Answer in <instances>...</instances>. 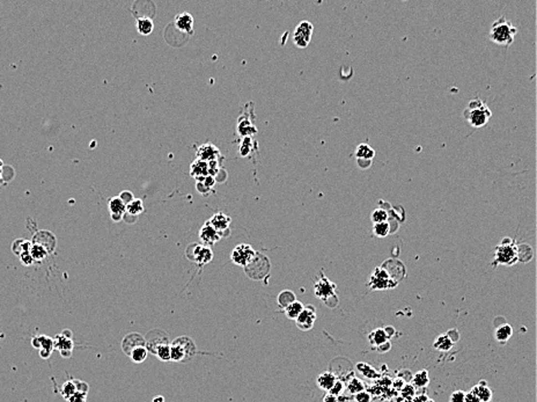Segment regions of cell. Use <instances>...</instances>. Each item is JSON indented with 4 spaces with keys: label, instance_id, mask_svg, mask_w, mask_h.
Returning <instances> with one entry per match:
<instances>
[{
    "label": "cell",
    "instance_id": "d4e9b609",
    "mask_svg": "<svg viewBox=\"0 0 537 402\" xmlns=\"http://www.w3.org/2000/svg\"><path fill=\"white\" fill-rule=\"evenodd\" d=\"M368 339H369L370 344H372L373 347H375L376 349H378L379 347H381V345L387 343V342H389V338H388L387 333H385L384 329H382V328H378V329L373 330V332L370 333L369 336H368Z\"/></svg>",
    "mask_w": 537,
    "mask_h": 402
},
{
    "label": "cell",
    "instance_id": "83f0119b",
    "mask_svg": "<svg viewBox=\"0 0 537 402\" xmlns=\"http://www.w3.org/2000/svg\"><path fill=\"white\" fill-rule=\"evenodd\" d=\"M154 29V23L152 19L148 16H140L137 19V31L142 36H148L152 34Z\"/></svg>",
    "mask_w": 537,
    "mask_h": 402
},
{
    "label": "cell",
    "instance_id": "9a60e30c",
    "mask_svg": "<svg viewBox=\"0 0 537 402\" xmlns=\"http://www.w3.org/2000/svg\"><path fill=\"white\" fill-rule=\"evenodd\" d=\"M194 22H195L194 16H192L190 13H188V12H183V13L177 14V16H175V21H174L177 31H180L181 32H184V34H188V35L194 34Z\"/></svg>",
    "mask_w": 537,
    "mask_h": 402
},
{
    "label": "cell",
    "instance_id": "f907efd6",
    "mask_svg": "<svg viewBox=\"0 0 537 402\" xmlns=\"http://www.w3.org/2000/svg\"><path fill=\"white\" fill-rule=\"evenodd\" d=\"M465 393L463 391H455L450 394L449 402H464Z\"/></svg>",
    "mask_w": 537,
    "mask_h": 402
},
{
    "label": "cell",
    "instance_id": "b9f144b4",
    "mask_svg": "<svg viewBox=\"0 0 537 402\" xmlns=\"http://www.w3.org/2000/svg\"><path fill=\"white\" fill-rule=\"evenodd\" d=\"M348 391L350 392V394H352V395H355V394H358V393L365 391L364 383L361 380H359L358 378H353V379H351L349 381Z\"/></svg>",
    "mask_w": 537,
    "mask_h": 402
},
{
    "label": "cell",
    "instance_id": "ac0fdd59",
    "mask_svg": "<svg viewBox=\"0 0 537 402\" xmlns=\"http://www.w3.org/2000/svg\"><path fill=\"white\" fill-rule=\"evenodd\" d=\"M137 347H145V338H142L138 333H131L127 334L122 341V350L125 353V355L130 356L131 351Z\"/></svg>",
    "mask_w": 537,
    "mask_h": 402
},
{
    "label": "cell",
    "instance_id": "9f6ffc18",
    "mask_svg": "<svg viewBox=\"0 0 537 402\" xmlns=\"http://www.w3.org/2000/svg\"><path fill=\"white\" fill-rule=\"evenodd\" d=\"M464 402H480V400L476 397V395L474 394V393L468 392V393H465Z\"/></svg>",
    "mask_w": 537,
    "mask_h": 402
},
{
    "label": "cell",
    "instance_id": "3957f363",
    "mask_svg": "<svg viewBox=\"0 0 537 402\" xmlns=\"http://www.w3.org/2000/svg\"><path fill=\"white\" fill-rule=\"evenodd\" d=\"M516 262H518V245L514 240L506 238L495 248L493 266L495 267L497 264L513 266Z\"/></svg>",
    "mask_w": 537,
    "mask_h": 402
},
{
    "label": "cell",
    "instance_id": "603a6c76",
    "mask_svg": "<svg viewBox=\"0 0 537 402\" xmlns=\"http://www.w3.org/2000/svg\"><path fill=\"white\" fill-rule=\"evenodd\" d=\"M474 393L477 398L479 399L480 402H489L492 399V392L491 389L488 387L486 381H480L478 385L473 387V389L470 391Z\"/></svg>",
    "mask_w": 537,
    "mask_h": 402
},
{
    "label": "cell",
    "instance_id": "94428289",
    "mask_svg": "<svg viewBox=\"0 0 537 402\" xmlns=\"http://www.w3.org/2000/svg\"><path fill=\"white\" fill-rule=\"evenodd\" d=\"M61 355L65 357V358H70L72 356V351H61Z\"/></svg>",
    "mask_w": 537,
    "mask_h": 402
},
{
    "label": "cell",
    "instance_id": "4fadbf2b",
    "mask_svg": "<svg viewBox=\"0 0 537 402\" xmlns=\"http://www.w3.org/2000/svg\"><path fill=\"white\" fill-rule=\"evenodd\" d=\"M209 223L211 224V226H212V227L221 235V238H224V237H227L228 232H230V223H232V218H230V216H227V214L218 212L209 220Z\"/></svg>",
    "mask_w": 537,
    "mask_h": 402
},
{
    "label": "cell",
    "instance_id": "11a10c76",
    "mask_svg": "<svg viewBox=\"0 0 537 402\" xmlns=\"http://www.w3.org/2000/svg\"><path fill=\"white\" fill-rule=\"evenodd\" d=\"M197 190L200 193H203V195H207V193L211 192V189L209 188V187H206L205 184L201 182V181H197Z\"/></svg>",
    "mask_w": 537,
    "mask_h": 402
},
{
    "label": "cell",
    "instance_id": "ee69618b",
    "mask_svg": "<svg viewBox=\"0 0 537 402\" xmlns=\"http://www.w3.org/2000/svg\"><path fill=\"white\" fill-rule=\"evenodd\" d=\"M61 393H63V397L66 399V400H69V399L72 397L74 393H77V388H76V385H74V381L73 380L66 381V383H65L63 385V387H61Z\"/></svg>",
    "mask_w": 537,
    "mask_h": 402
},
{
    "label": "cell",
    "instance_id": "ffe728a7",
    "mask_svg": "<svg viewBox=\"0 0 537 402\" xmlns=\"http://www.w3.org/2000/svg\"><path fill=\"white\" fill-rule=\"evenodd\" d=\"M190 174H191V177H195L196 180L199 181L201 178H204L209 175V165H207V162L205 161H201V160L196 159L195 161L191 163Z\"/></svg>",
    "mask_w": 537,
    "mask_h": 402
},
{
    "label": "cell",
    "instance_id": "74e56055",
    "mask_svg": "<svg viewBox=\"0 0 537 402\" xmlns=\"http://www.w3.org/2000/svg\"><path fill=\"white\" fill-rule=\"evenodd\" d=\"M29 253H31V257H32V260H34V262H42L43 260H46V258L47 257V255H49V254H47V252L43 248L42 246L34 245V243H31V251H29Z\"/></svg>",
    "mask_w": 537,
    "mask_h": 402
},
{
    "label": "cell",
    "instance_id": "bcb514c9",
    "mask_svg": "<svg viewBox=\"0 0 537 402\" xmlns=\"http://www.w3.org/2000/svg\"><path fill=\"white\" fill-rule=\"evenodd\" d=\"M344 389H345V385H344V383L342 380L337 379L336 383L334 384V386L331 387V389L328 393H329V394L335 395V397H340V395H342V393H344Z\"/></svg>",
    "mask_w": 537,
    "mask_h": 402
},
{
    "label": "cell",
    "instance_id": "816d5d0a",
    "mask_svg": "<svg viewBox=\"0 0 537 402\" xmlns=\"http://www.w3.org/2000/svg\"><path fill=\"white\" fill-rule=\"evenodd\" d=\"M118 197H120L122 201L124 202V203H125V205L129 204L130 202H132L133 199H135V197H133V193L131 192H127V190H124V192H122Z\"/></svg>",
    "mask_w": 537,
    "mask_h": 402
},
{
    "label": "cell",
    "instance_id": "7c38bea8",
    "mask_svg": "<svg viewBox=\"0 0 537 402\" xmlns=\"http://www.w3.org/2000/svg\"><path fill=\"white\" fill-rule=\"evenodd\" d=\"M31 243L42 246L43 248L47 252V254H51V253L56 249V246H57L56 237L50 231L37 232V233L32 237Z\"/></svg>",
    "mask_w": 537,
    "mask_h": 402
},
{
    "label": "cell",
    "instance_id": "8992f818",
    "mask_svg": "<svg viewBox=\"0 0 537 402\" xmlns=\"http://www.w3.org/2000/svg\"><path fill=\"white\" fill-rule=\"evenodd\" d=\"M396 284L397 282L393 281L390 273L385 269H384V268H376L369 279V287L372 290H385V289H393Z\"/></svg>",
    "mask_w": 537,
    "mask_h": 402
},
{
    "label": "cell",
    "instance_id": "484cf974",
    "mask_svg": "<svg viewBox=\"0 0 537 402\" xmlns=\"http://www.w3.org/2000/svg\"><path fill=\"white\" fill-rule=\"evenodd\" d=\"M170 360H174V362L177 363L188 362V357H186L184 348L180 343H177L175 339L173 341V343L170 344Z\"/></svg>",
    "mask_w": 537,
    "mask_h": 402
},
{
    "label": "cell",
    "instance_id": "680465c9",
    "mask_svg": "<svg viewBox=\"0 0 537 402\" xmlns=\"http://www.w3.org/2000/svg\"><path fill=\"white\" fill-rule=\"evenodd\" d=\"M40 356L42 357V358L46 359V358H49L50 356H51V353H50V351H47V350L41 349V350H40Z\"/></svg>",
    "mask_w": 537,
    "mask_h": 402
},
{
    "label": "cell",
    "instance_id": "8d00e7d4",
    "mask_svg": "<svg viewBox=\"0 0 537 402\" xmlns=\"http://www.w3.org/2000/svg\"><path fill=\"white\" fill-rule=\"evenodd\" d=\"M389 233H391L389 222L378 223V224L373 225V234L375 235V237L385 238L387 235H389Z\"/></svg>",
    "mask_w": 537,
    "mask_h": 402
},
{
    "label": "cell",
    "instance_id": "d6a6232c",
    "mask_svg": "<svg viewBox=\"0 0 537 402\" xmlns=\"http://www.w3.org/2000/svg\"><path fill=\"white\" fill-rule=\"evenodd\" d=\"M304 307H305L304 304L301 302H298V300H295L294 303H292L291 305L287 306V307H285L284 312L285 314H286V317L291 319V320H295V319L300 315Z\"/></svg>",
    "mask_w": 537,
    "mask_h": 402
},
{
    "label": "cell",
    "instance_id": "db71d44e",
    "mask_svg": "<svg viewBox=\"0 0 537 402\" xmlns=\"http://www.w3.org/2000/svg\"><path fill=\"white\" fill-rule=\"evenodd\" d=\"M86 397H87L86 394H82V393L77 392V393H74L72 397H71L67 401H69V402H86Z\"/></svg>",
    "mask_w": 537,
    "mask_h": 402
},
{
    "label": "cell",
    "instance_id": "f5cc1de1",
    "mask_svg": "<svg viewBox=\"0 0 537 402\" xmlns=\"http://www.w3.org/2000/svg\"><path fill=\"white\" fill-rule=\"evenodd\" d=\"M323 402H346V398H343L342 395H340V397H335V395L329 394L328 393V394L323 398Z\"/></svg>",
    "mask_w": 537,
    "mask_h": 402
},
{
    "label": "cell",
    "instance_id": "7a4b0ae2",
    "mask_svg": "<svg viewBox=\"0 0 537 402\" xmlns=\"http://www.w3.org/2000/svg\"><path fill=\"white\" fill-rule=\"evenodd\" d=\"M518 32V29L512 25V22L505 16H500L492 23L490 29V40L495 44L504 47H509L514 42V37Z\"/></svg>",
    "mask_w": 537,
    "mask_h": 402
},
{
    "label": "cell",
    "instance_id": "277c9868",
    "mask_svg": "<svg viewBox=\"0 0 537 402\" xmlns=\"http://www.w3.org/2000/svg\"><path fill=\"white\" fill-rule=\"evenodd\" d=\"M270 272V261L266 256L256 253L251 262L245 267V273L249 278L260 281L268 275Z\"/></svg>",
    "mask_w": 537,
    "mask_h": 402
},
{
    "label": "cell",
    "instance_id": "f6af8a7d",
    "mask_svg": "<svg viewBox=\"0 0 537 402\" xmlns=\"http://www.w3.org/2000/svg\"><path fill=\"white\" fill-rule=\"evenodd\" d=\"M400 393H402L400 398L404 399V400L412 401V399L416 397V389L412 385H404L400 389Z\"/></svg>",
    "mask_w": 537,
    "mask_h": 402
},
{
    "label": "cell",
    "instance_id": "f1b7e54d",
    "mask_svg": "<svg viewBox=\"0 0 537 402\" xmlns=\"http://www.w3.org/2000/svg\"><path fill=\"white\" fill-rule=\"evenodd\" d=\"M512 335H513V328L507 323L501 324V326L498 327L494 332V338L498 342H499V343H505V342H507L512 338Z\"/></svg>",
    "mask_w": 537,
    "mask_h": 402
},
{
    "label": "cell",
    "instance_id": "7dc6e473",
    "mask_svg": "<svg viewBox=\"0 0 537 402\" xmlns=\"http://www.w3.org/2000/svg\"><path fill=\"white\" fill-rule=\"evenodd\" d=\"M355 402H372V395L369 394V392L363 391L358 394L354 395Z\"/></svg>",
    "mask_w": 537,
    "mask_h": 402
},
{
    "label": "cell",
    "instance_id": "e0dca14e",
    "mask_svg": "<svg viewBox=\"0 0 537 402\" xmlns=\"http://www.w3.org/2000/svg\"><path fill=\"white\" fill-rule=\"evenodd\" d=\"M199 239L204 246L210 247L218 242L221 239V235L211 226L209 222H206L199 231Z\"/></svg>",
    "mask_w": 537,
    "mask_h": 402
},
{
    "label": "cell",
    "instance_id": "f546056e",
    "mask_svg": "<svg viewBox=\"0 0 537 402\" xmlns=\"http://www.w3.org/2000/svg\"><path fill=\"white\" fill-rule=\"evenodd\" d=\"M411 381H412V386H414V388H425V387L429 386L430 384L429 372L426 370H421L419 372H417V373L411 378Z\"/></svg>",
    "mask_w": 537,
    "mask_h": 402
},
{
    "label": "cell",
    "instance_id": "ba28073f",
    "mask_svg": "<svg viewBox=\"0 0 537 402\" xmlns=\"http://www.w3.org/2000/svg\"><path fill=\"white\" fill-rule=\"evenodd\" d=\"M314 26L309 21H301L295 27L294 35H293V42L298 48H307L309 44L311 36H313Z\"/></svg>",
    "mask_w": 537,
    "mask_h": 402
},
{
    "label": "cell",
    "instance_id": "be15d7a7",
    "mask_svg": "<svg viewBox=\"0 0 537 402\" xmlns=\"http://www.w3.org/2000/svg\"><path fill=\"white\" fill-rule=\"evenodd\" d=\"M2 166H4V163L0 161V183L2 182Z\"/></svg>",
    "mask_w": 537,
    "mask_h": 402
},
{
    "label": "cell",
    "instance_id": "8fae6325",
    "mask_svg": "<svg viewBox=\"0 0 537 402\" xmlns=\"http://www.w3.org/2000/svg\"><path fill=\"white\" fill-rule=\"evenodd\" d=\"M316 320V311L315 307L313 305L305 306L302 312L298 318L295 319V323L298 328H300L304 332H308L314 327Z\"/></svg>",
    "mask_w": 537,
    "mask_h": 402
},
{
    "label": "cell",
    "instance_id": "1f68e13d",
    "mask_svg": "<svg viewBox=\"0 0 537 402\" xmlns=\"http://www.w3.org/2000/svg\"><path fill=\"white\" fill-rule=\"evenodd\" d=\"M295 300H296L295 294H294V292H292L291 290L281 291V292L278 294V297H277L278 305H279V307L283 308V309L285 307H287L289 305H291L292 303H294Z\"/></svg>",
    "mask_w": 537,
    "mask_h": 402
},
{
    "label": "cell",
    "instance_id": "60d3db41",
    "mask_svg": "<svg viewBox=\"0 0 537 402\" xmlns=\"http://www.w3.org/2000/svg\"><path fill=\"white\" fill-rule=\"evenodd\" d=\"M370 219H372L374 224L384 223V222H388V219H389V214H388V212L384 209V208H378V209L374 210L372 214H370Z\"/></svg>",
    "mask_w": 537,
    "mask_h": 402
},
{
    "label": "cell",
    "instance_id": "6da1fadb",
    "mask_svg": "<svg viewBox=\"0 0 537 402\" xmlns=\"http://www.w3.org/2000/svg\"><path fill=\"white\" fill-rule=\"evenodd\" d=\"M463 117L473 128H483L488 124L492 117V112L489 106L479 97L470 100L467 108L463 110Z\"/></svg>",
    "mask_w": 537,
    "mask_h": 402
},
{
    "label": "cell",
    "instance_id": "5b68a950",
    "mask_svg": "<svg viewBox=\"0 0 537 402\" xmlns=\"http://www.w3.org/2000/svg\"><path fill=\"white\" fill-rule=\"evenodd\" d=\"M185 255L190 261L195 262L198 266H205V264L209 263L213 258V253L211 251L210 247L197 245V243L190 245L186 248Z\"/></svg>",
    "mask_w": 537,
    "mask_h": 402
},
{
    "label": "cell",
    "instance_id": "cb8c5ba5",
    "mask_svg": "<svg viewBox=\"0 0 537 402\" xmlns=\"http://www.w3.org/2000/svg\"><path fill=\"white\" fill-rule=\"evenodd\" d=\"M175 341L184 348L188 360L194 358L196 354H197V347H196L194 339L191 338H188V336H180V338H177Z\"/></svg>",
    "mask_w": 537,
    "mask_h": 402
},
{
    "label": "cell",
    "instance_id": "9c48e42d",
    "mask_svg": "<svg viewBox=\"0 0 537 402\" xmlns=\"http://www.w3.org/2000/svg\"><path fill=\"white\" fill-rule=\"evenodd\" d=\"M335 288L336 285L334 283H331L325 276H322L315 283V288H314V292H315L316 297L319 299H321L322 302L325 304L329 303V299L337 300L336 294H335Z\"/></svg>",
    "mask_w": 537,
    "mask_h": 402
},
{
    "label": "cell",
    "instance_id": "2e32d148",
    "mask_svg": "<svg viewBox=\"0 0 537 402\" xmlns=\"http://www.w3.org/2000/svg\"><path fill=\"white\" fill-rule=\"evenodd\" d=\"M374 156H375V151L368 144L358 145L357 150H355V158H357L359 166H361V168H367V166L372 163Z\"/></svg>",
    "mask_w": 537,
    "mask_h": 402
},
{
    "label": "cell",
    "instance_id": "5bb4252c",
    "mask_svg": "<svg viewBox=\"0 0 537 402\" xmlns=\"http://www.w3.org/2000/svg\"><path fill=\"white\" fill-rule=\"evenodd\" d=\"M197 159L201 160V161L211 162L216 161L221 158L220 151L215 145L211 144V143H206V144L201 145V146L197 150Z\"/></svg>",
    "mask_w": 537,
    "mask_h": 402
},
{
    "label": "cell",
    "instance_id": "e575fe53",
    "mask_svg": "<svg viewBox=\"0 0 537 402\" xmlns=\"http://www.w3.org/2000/svg\"><path fill=\"white\" fill-rule=\"evenodd\" d=\"M31 241L26 239H17L12 243V252H13L15 255L20 256L22 253L31 251Z\"/></svg>",
    "mask_w": 537,
    "mask_h": 402
},
{
    "label": "cell",
    "instance_id": "c3c4849f",
    "mask_svg": "<svg viewBox=\"0 0 537 402\" xmlns=\"http://www.w3.org/2000/svg\"><path fill=\"white\" fill-rule=\"evenodd\" d=\"M73 381H74V385H76L77 392L82 393V394L87 395L88 389H90V386H88V384L85 383V381H81V380H73Z\"/></svg>",
    "mask_w": 537,
    "mask_h": 402
},
{
    "label": "cell",
    "instance_id": "836d02e7",
    "mask_svg": "<svg viewBox=\"0 0 537 402\" xmlns=\"http://www.w3.org/2000/svg\"><path fill=\"white\" fill-rule=\"evenodd\" d=\"M55 343V349H58L59 351H72L73 350V341L70 338H64L63 335L56 336V338L53 339Z\"/></svg>",
    "mask_w": 537,
    "mask_h": 402
},
{
    "label": "cell",
    "instance_id": "d6986e66",
    "mask_svg": "<svg viewBox=\"0 0 537 402\" xmlns=\"http://www.w3.org/2000/svg\"><path fill=\"white\" fill-rule=\"evenodd\" d=\"M109 211H110V216L112 220L115 222H120L121 219H123V216L125 214L126 205L122 199L118 197H112L109 201Z\"/></svg>",
    "mask_w": 537,
    "mask_h": 402
},
{
    "label": "cell",
    "instance_id": "52a82bcc",
    "mask_svg": "<svg viewBox=\"0 0 537 402\" xmlns=\"http://www.w3.org/2000/svg\"><path fill=\"white\" fill-rule=\"evenodd\" d=\"M255 255H256V252L249 243H240L232 251L230 260L236 266L245 268L247 264L250 263Z\"/></svg>",
    "mask_w": 537,
    "mask_h": 402
},
{
    "label": "cell",
    "instance_id": "30bf717a",
    "mask_svg": "<svg viewBox=\"0 0 537 402\" xmlns=\"http://www.w3.org/2000/svg\"><path fill=\"white\" fill-rule=\"evenodd\" d=\"M162 344H169V341L167 334L160 329L151 330L145 338V348L147 353L153 354V355H155L156 349Z\"/></svg>",
    "mask_w": 537,
    "mask_h": 402
},
{
    "label": "cell",
    "instance_id": "6f0895ef",
    "mask_svg": "<svg viewBox=\"0 0 537 402\" xmlns=\"http://www.w3.org/2000/svg\"><path fill=\"white\" fill-rule=\"evenodd\" d=\"M411 402H433V401L427 397V395L420 394V395H416V397L412 399Z\"/></svg>",
    "mask_w": 537,
    "mask_h": 402
},
{
    "label": "cell",
    "instance_id": "4316f807",
    "mask_svg": "<svg viewBox=\"0 0 537 402\" xmlns=\"http://www.w3.org/2000/svg\"><path fill=\"white\" fill-rule=\"evenodd\" d=\"M433 347H434V349H437L439 351L447 353V351L452 350V348L454 347V341L450 338V336L447 334L439 335L438 338H435L434 343H433Z\"/></svg>",
    "mask_w": 537,
    "mask_h": 402
},
{
    "label": "cell",
    "instance_id": "7402d4cb",
    "mask_svg": "<svg viewBox=\"0 0 537 402\" xmlns=\"http://www.w3.org/2000/svg\"><path fill=\"white\" fill-rule=\"evenodd\" d=\"M336 381H337V377L335 376L332 372H324V373H321L316 378V385L319 386L322 391L329 392Z\"/></svg>",
    "mask_w": 537,
    "mask_h": 402
},
{
    "label": "cell",
    "instance_id": "f35d334b",
    "mask_svg": "<svg viewBox=\"0 0 537 402\" xmlns=\"http://www.w3.org/2000/svg\"><path fill=\"white\" fill-rule=\"evenodd\" d=\"M147 355H148V353H147L146 348H145V347H137L131 351V354H130L129 357L132 359L133 363H137V364H139V363H142L145 359L147 358Z\"/></svg>",
    "mask_w": 537,
    "mask_h": 402
},
{
    "label": "cell",
    "instance_id": "91938a15",
    "mask_svg": "<svg viewBox=\"0 0 537 402\" xmlns=\"http://www.w3.org/2000/svg\"><path fill=\"white\" fill-rule=\"evenodd\" d=\"M61 335H63L64 338L72 339V332H71V330H69V329L63 330V332H61Z\"/></svg>",
    "mask_w": 537,
    "mask_h": 402
},
{
    "label": "cell",
    "instance_id": "4dcf8cb0",
    "mask_svg": "<svg viewBox=\"0 0 537 402\" xmlns=\"http://www.w3.org/2000/svg\"><path fill=\"white\" fill-rule=\"evenodd\" d=\"M144 210H145L144 203H142L141 199H136L135 198L132 202H130L129 204H126L125 213L129 214V216L137 218L139 214H141L142 212H144Z\"/></svg>",
    "mask_w": 537,
    "mask_h": 402
},
{
    "label": "cell",
    "instance_id": "d590c367",
    "mask_svg": "<svg viewBox=\"0 0 537 402\" xmlns=\"http://www.w3.org/2000/svg\"><path fill=\"white\" fill-rule=\"evenodd\" d=\"M237 130H239L240 135L245 137H250L254 133H256V128L251 124L249 120H240L239 124H237Z\"/></svg>",
    "mask_w": 537,
    "mask_h": 402
},
{
    "label": "cell",
    "instance_id": "6125c7cd",
    "mask_svg": "<svg viewBox=\"0 0 537 402\" xmlns=\"http://www.w3.org/2000/svg\"><path fill=\"white\" fill-rule=\"evenodd\" d=\"M152 402H165V398L162 395H158L152 400Z\"/></svg>",
    "mask_w": 537,
    "mask_h": 402
},
{
    "label": "cell",
    "instance_id": "44dd1931",
    "mask_svg": "<svg viewBox=\"0 0 537 402\" xmlns=\"http://www.w3.org/2000/svg\"><path fill=\"white\" fill-rule=\"evenodd\" d=\"M31 344L32 347L36 348V349H43V350H47L50 351V353H52L53 350H55V343H53V339L51 338H49V336H46V335H37V336H34L31 339Z\"/></svg>",
    "mask_w": 537,
    "mask_h": 402
},
{
    "label": "cell",
    "instance_id": "681fc988",
    "mask_svg": "<svg viewBox=\"0 0 537 402\" xmlns=\"http://www.w3.org/2000/svg\"><path fill=\"white\" fill-rule=\"evenodd\" d=\"M19 257H20V261H21V263L23 264V266L31 267V266H32V264H34V263H35V262H34V260H32V257H31V253H29V252L22 253V254H21V255H20V256H19Z\"/></svg>",
    "mask_w": 537,
    "mask_h": 402
},
{
    "label": "cell",
    "instance_id": "7bdbcfd3",
    "mask_svg": "<svg viewBox=\"0 0 537 402\" xmlns=\"http://www.w3.org/2000/svg\"><path fill=\"white\" fill-rule=\"evenodd\" d=\"M155 356L162 362H169L170 360V344H162L156 349Z\"/></svg>",
    "mask_w": 537,
    "mask_h": 402
},
{
    "label": "cell",
    "instance_id": "ab89813d",
    "mask_svg": "<svg viewBox=\"0 0 537 402\" xmlns=\"http://www.w3.org/2000/svg\"><path fill=\"white\" fill-rule=\"evenodd\" d=\"M357 369L364 377L368 378V379H376V378H379V374L378 372L375 371V369H373L372 366L368 364L359 363V364H357Z\"/></svg>",
    "mask_w": 537,
    "mask_h": 402
}]
</instances>
